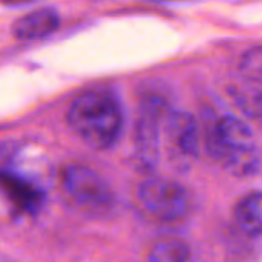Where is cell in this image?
<instances>
[{"instance_id":"obj_12","label":"cell","mask_w":262,"mask_h":262,"mask_svg":"<svg viewBox=\"0 0 262 262\" xmlns=\"http://www.w3.org/2000/svg\"><path fill=\"white\" fill-rule=\"evenodd\" d=\"M31 2H35V0H2L5 6H20V5L31 3Z\"/></svg>"},{"instance_id":"obj_11","label":"cell","mask_w":262,"mask_h":262,"mask_svg":"<svg viewBox=\"0 0 262 262\" xmlns=\"http://www.w3.org/2000/svg\"><path fill=\"white\" fill-rule=\"evenodd\" d=\"M239 71L249 78L262 80V46L252 48L243 55L239 61Z\"/></svg>"},{"instance_id":"obj_10","label":"cell","mask_w":262,"mask_h":262,"mask_svg":"<svg viewBox=\"0 0 262 262\" xmlns=\"http://www.w3.org/2000/svg\"><path fill=\"white\" fill-rule=\"evenodd\" d=\"M3 183H5V187H8L6 190L14 193L17 203H20L25 209H35L37 204L40 203L38 192L28 183L17 180L14 177H8V175L3 177Z\"/></svg>"},{"instance_id":"obj_4","label":"cell","mask_w":262,"mask_h":262,"mask_svg":"<svg viewBox=\"0 0 262 262\" xmlns=\"http://www.w3.org/2000/svg\"><path fill=\"white\" fill-rule=\"evenodd\" d=\"M137 198L143 210L160 221H177L189 209L187 192L169 178H146L138 186Z\"/></svg>"},{"instance_id":"obj_9","label":"cell","mask_w":262,"mask_h":262,"mask_svg":"<svg viewBox=\"0 0 262 262\" xmlns=\"http://www.w3.org/2000/svg\"><path fill=\"white\" fill-rule=\"evenodd\" d=\"M189 256L190 250L183 241L164 239L150 249L147 259L152 262H181L189 259Z\"/></svg>"},{"instance_id":"obj_1","label":"cell","mask_w":262,"mask_h":262,"mask_svg":"<svg viewBox=\"0 0 262 262\" xmlns=\"http://www.w3.org/2000/svg\"><path fill=\"white\" fill-rule=\"evenodd\" d=\"M72 130L92 149L112 147L121 134L123 114L118 101L104 91H86L69 106L66 114Z\"/></svg>"},{"instance_id":"obj_6","label":"cell","mask_w":262,"mask_h":262,"mask_svg":"<svg viewBox=\"0 0 262 262\" xmlns=\"http://www.w3.org/2000/svg\"><path fill=\"white\" fill-rule=\"evenodd\" d=\"M164 134L169 154L175 161L187 163L198 157V124L192 114L169 111L164 118Z\"/></svg>"},{"instance_id":"obj_5","label":"cell","mask_w":262,"mask_h":262,"mask_svg":"<svg viewBox=\"0 0 262 262\" xmlns=\"http://www.w3.org/2000/svg\"><path fill=\"white\" fill-rule=\"evenodd\" d=\"M169 109L161 97L149 95L140 104L138 120L134 129L135 158L143 170H154L160 152V123Z\"/></svg>"},{"instance_id":"obj_7","label":"cell","mask_w":262,"mask_h":262,"mask_svg":"<svg viewBox=\"0 0 262 262\" xmlns=\"http://www.w3.org/2000/svg\"><path fill=\"white\" fill-rule=\"evenodd\" d=\"M60 25L58 14L51 8L35 9L17 18L11 31L15 38L20 40H38L52 34Z\"/></svg>"},{"instance_id":"obj_13","label":"cell","mask_w":262,"mask_h":262,"mask_svg":"<svg viewBox=\"0 0 262 262\" xmlns=\"http://www.w3.org/2000/svg\"><path fill=\"white\" fill-rule=\"evenodd\" d=\"M255 107H256L258 115L262 118V92H259V94L255 97Z\"/></svg>"},{"instance_id":"obj_8","label":"cell","mask_w":262,"mask_h":262,"mask_svg":"<svg viewBox=\"0 0 262 262\" xmlns=\"http://www.w3.org/2000/svg\"><path fill=\"white\" fill-rule=\"evenodd\" d=\"M235 223L238 229L253 238H262V192L255 190L244 195L235 206L233 210Z\"/></svg>"},{"instance_id":"obj_2","label":"cell","mask_w":262,"mask_h":262,"mask_svg":"<svg viewBox=\"0 0 262 262\" xmlns=\"http://www.w3.org/2000/svg\"><path fill=\"white\" fill-rule=\"evenodd\" d=\"M210 157L233 177H252L259 170V150L252 129L236 117L216 120L206 138Z\"/></svg>"},{"instance_id":"obj_14","label":"cell","mask_w":262,"mask_h":262,"mask_svg":"<svg viewBox=\"0 0 262 262\" xmlns=\"http://www.w3.org/2000/svg\"><path fill=\"white\" fill-rule=\"evenodd\" d=\"M149 2H173V0H149Z\"/></svg>"},{"instance_id":"obj_3","label":"cell","mask_w":262,"mask_h":262,"mask_svg":"<svg viewBox=\"0 0 262 262\" xmlns=\"http://www.w3.org/2000/svg\"><path fill=\"white\" fill-rule=\"evenodd\" d=\"M61 186L68 198L89 213H106L114 204L109 183L92 167L68 164L61 170Z\"/></svg>"}]
</instances>
